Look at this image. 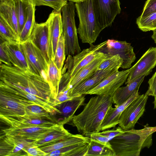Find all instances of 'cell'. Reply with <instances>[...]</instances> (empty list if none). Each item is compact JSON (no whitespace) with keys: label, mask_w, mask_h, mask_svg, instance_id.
<instances>
[{"label":"cell","mask_w":156,"mask_h":156,"mask_svg":"<svg viewBox=\"0 0 156 156\" xmlns=\"http://www.w3.org/2000/svg\"><path fill=\"white\" fill-rule=\"evenodd\" d=\"M0 80L6 85L34 94L54 105V99L47 81L29 69H22L0 62Z\"/></svg>","instance_id":"1"},{"label":"cell","mask_w":156,"mask_h":156,"mask_svg":"<svg viewBox=\"0 0 156 156\" xmlns=\"http://www.w3.org/2000/svg\"><path fill=\"white\" fill-rule=\"evenodd\" d=\"M113 103L112 97L97 95L91 98L79 114L72 121L78 132L83 135L99 132L107 111Z\"/></svg>","instance_id":"2"},{"label":"cell","mask_w":156,"mask_h":156,"mask_svg":"<svg viewBox=\"0 0 156 156\" xmlns=\"http://www.w3.org/2000/svg\"><path fill=\"white\" fill-rule=\"evenodd\" d=\"M151 127L145 126L141 129L133 128L113 138L109 142L116 156H138L141 149L152 145Z\"/></svg>","instance_id":"3"},{"label":"cell","mask_w":156,"mask_h":156,"mask_svg":"<svg viewBox=\"0 0 156 156\" xmlns=\"http://www.w3.org/2000/svg\"><path fill=\"white\" fill-rule=\"evenodd\" d=\"M75 6L79 20L77 34L82 43L93 44L102 30L96 21L92 0L76 3Z\"/></svg>","instance_id":"4"},{"label":"cell","mask_w":156,"mask_h":156,"mask_svg":"<svg viewBox=\"0 0 156 156\" xmlns=\"http://www.w3.org/2000/svg\"><path fill=\"white\" fill-rule=\"evenodd\" d=\"M75 4L68 2L61 10L66 56L76 55L81 51L77 36L75 17Z\"/></svg>","instance_id":"5"},{"label":"cell","mask_w":156,"mask_h":156,"mask_svg":"<svg viewBox=\"0 0 156 156\" xmlns=\"http://www.w3.org/2000/svg\"><path fill=\"white\" fill-rule=\"evenodd\" d=\"M107 42L106 41L95 45L90 44L89 48L83 49L73 57L68 55L62 68L68 73L70 78L83 68L103 54L100 51L106 45Z\"/></svg>","instance_id":"6"},{"label":"cell","mask_w":156,"mask_h":156,"mask_svg":"<svg viewBox=\"0 0 156 156\" xmlns=\"http://www.w3.org/2000/svg\"><path fill=\"white\" fill-rule=\"evenodd\" d=\"M97 23L102 30L111 26L121 11L119 0H92Z\"/></svg>","instance_id":"7"},{"label":"cell","mask_w":156,"mask_h":156,"mask_svg":"<svg viewBox=\"0 0 156 156\" xmlns=\"http://www.w3.org/2000/svg\"><path fill=\"white\" fill-rule=\"evenodd\" d=\"M20 44L29 70L47 80L48 64L40 50L30 38Z\"/></svg>","instance_id":"8"},{"label":"cell","mask_w":156,"mask_h":156,"mask_svg":"<svg viewBox=\"0 0 156 156\" xmlns=\"http://www.w3.org/2000/svg\"><path fill=\"white\" fill-rule=\"evenodd\" d=\"M36 145L35 141L14 136L3 135L0 136V156H29L28 148Z\"/></svg>","instance_id":"9"},{"label":"cell","mask_w":156,"mask_h":156,"mask_svg":"<svg viewBox=\"0 0 156 156\" xmlns=\"http://www.w3.org/2000/svg\"><path fill=\"white\" fill-rule=\"evenodd\" d=\"M148 98L145 94L139 95L129 105L120 116L119 126L124 130L133 128L144 112Z\"/></svg>","instance_id":"10"},{"label":"cell","mask_w":156,"mask_h":156,"mask_svg":"<svg viewBox=\"0 0 156 156\" xmlns=\"http://www.w3.org/2000/svg\"><path fill=\"white\" fill-rule=\"evenodd\" d=\"M100 51L109 55H119L123 61L121 68L123 69L130 68L136 59L133 47L126 41L108 39Z\"/></svg>","instance_id":"11"},{"label":"cell","mask_w":156,"mask_h":156,"mask_svg":"<svg viewBox=\"0 0 156 156\" xmlns=\"http://www.w3.org/2000/svg\"><path fill=\"white\" fill-rule=\"evenodd\" d=\"M130 69L117 71L111 74L86 94H95L112 97L115 91L126 82Z\"/></svg>","instance_id":"12"},{"label":"cell","mask_w":156,"mask_h":156,"mask_svg":"<svg viewBox=\"0 0 156 156\" xmlns=\"http://www.w3.org/2000/svg\"><path fill=\"white\" fill-rule=\"evenodd\" d=\"M115 68L96 70L82 82L69 90L68 93L72 97H79L86 94L95 87L108 76L119 70Z\"/></svg>","instance_id":"13"},{"label":"cell","mask_w":156,"mask_h":156,"mask_svg":"<svg viewBox=\"0 0 156 156\" xmlns=\"http://www.w3.org/2000/svg\"><path fill=\"white\" fill-rule=\"evenodd\" d=\"M156 66V47L150 48L130 69L125 84L148 72Z\"/></svg>","instance_id":"14"},{"label":"cell","mask_w":156,"mask_h":156,"mask_svg":"<svg viewBox=\"0 0 156 156\" xmlns=\"http://www.w3.org/2000/svg\"><path fill=\"white\" fill-rule=\"evenodd\" d=\"M0 120L9 126L17 128L37 126L49 127L57 123L51 121L35 116L25 115L23 116H5L0 115Z\"/></svg>","instance_id":"15"},{"label":"cell","mask_w":156,"mask_h":156,"mask_svg":"<svg viewBox=\"0 0 156 156\" xmlns=\"http://www.w3.org/2000/svg\"><path fill=\"white\" fill-rule=\"evenodd\" d=\"M48 27L50 60H54L59 39L63 33L61 12L55 10L50 14L46 21Z\"/></svg>","instance_id":"16"},{"label":"cell","mask_w":156,"mask_h":156,"mask_svg":"<svg viewBox=\"0 0 156 156\" xmlns=\"http://www.w3.org/2000/svg\"><path fill=\"white\" fill-rule=\"evenodd\" d=\"M57 124L49 127H9L2 129V132L3 135L16 136L27 140L37 141L44 137L55 128Z\"/></svg>","instance_id":"17"},{"label":"cell","mask_w":156,"mask_h":156,"mask_svg":"<svg viewBox=\"0 0 156 156\" xmlns=\"http://www.w3.org/2000/svg\"><path fill=\"white\" fill-rule=\"evenodd\" d=\"M30 39L41 51L48 65L49 57V29L46 21L44 23H35Z\"/></svg>","instance_id":"18"},{"label":"cell","mask_w":156,"mask_h":156,"mask_svg":"<svg viewBox=\"0 0 156 156\" xmlns=\"http://www.w3.org/2000/svg\"><path fill=\"white\" fill-rule=\"evenodd\" d=\"M26 107L18 99L0 89V115L23 116L26 115Z\"/></svg>","instance_id":"19"},{"label":"cell","mask_w":156,"mask_h":156,"mask_svg":"<svg viewBox=\"0 0 156 156\" xmlns=\"http://www.w3.org/2000/svg\"><path fill=\"white\" fill-rule=\"evenodd\" d=\"M138 90H136L128 99L121 105H116L114 108L112 106L109 107L101 123V131L114 127L119 124L120 116L124 109L139 95Z\"/></svg>","instance_id":"20"},{"label":"cell","mask_w":156,"mask_h":156,"mask_svg":"<svg viewBox=\"0 0 156 156\" xmlns=\"http://www.w3.org/2000/svg\"><path fill=\"white\" fill-rule=\"evenodd\" d=\"M0 44L8 55L13 66L22 69H29L25 56L19 42H7L0 40Z\"/></svg>","instance_id":"21"},{"label":"cell","mask_w":156,"mask_h":156,"mask_svg":"<svg viewBox=\"0 0 156 156\" xmlns=\"http://www.w3.org/2000/svg\"><path fill=\"white\" fill-rule=\"evenodd\" d=\"M150 73L148 72L137 77L126 86L119 88L112 97L113 103L119 106L126 101L136 90H139L145 77Z\"/></svg>","instance_id":"22"},{"label":"cell","mask_w":156,"mask_h":156,"mask_svg":"<svg viewBox=\"0 0 156 156\" xmlns=\"http://www.w3.org/2000/svg\"><path fill=\"white\" fill-rule=\"evenodd\" d=\"M108 56V55L104 53L82 69L75 76L70 78L68 85L64 88V91H68L88 77Z\"/></svg>","instance_id":"23"},{"label":"cell","mask_w":156,"mask_h":156,"mask_svg":"<svg viewBox=\"0 0 156 156\" xmlns=\"http://www.w3.org/2000/svg\"><path fill=\"white\" fill-rule=\"evenodd\" d=\"M84 95L76 97L62 103L58 106L59 108L60 114L63 117V125L72 120L76 111L83 105L85 99Z\"/></svg>","instance_id":"24"},{"label":"cell","mask_w":156,"mask_h":156,"mask_svg":"<svg viewBox=\"0 0 156 156\" xmlns=\"http://www.w3.org/2000/svg\"><path fill=\"white\" fill-rule=\"evenodd\" d=\"M91 142L88 137L80 134H72L70 136L54 144L42 146L40 148L47 154L55 150L62 149L70 146L83 143H89ZM47 156V155H46Z\"/></svg>","instance_id":"25"},{"label":"cell","mask_w":156,"mask_h":156,"mask_svg":"<svg viewBox=\"0 0 156 156\" xmlns=\"http://www.w3.org/2000/svg\"><path fill=\"white\" fill-rule=\"evenodd\" d=\"M0 16L12 27L19 38V26L14 0L0 2Z\"/></svg>","instance_id":"26"},{"label":"cell","mask_w":156,"mask_h":156,"mask_svg":"<svg viewBox=\"0 0 156 156\" xmlns=\"http://www.w3.org/2000/svg\"><path fill=\"white\" fill-rule=\"evenodd\" d=\"M72 134L65 129L63 125L57 124L53 130L44 138L35 141V143L36 145L39 147L50 145L67 138Z\"/></svg>","instance_id":"27"},{"label":"cell","mask_w":156,"mask_h":156,"mask_svg":"<svg viewBox=\"0 0 156 156\" xmlns=\"http://www.w3.org/2000/svg\"><path fill=\"white\" fill-rule=\"evenodd\" d=\"M61 77L62 71L58 68L53 60H51L48 65L47 81L50 87L54 101L59 92Z\"/></svg>","instance_id":"28"},{"label":"cell","mask_w":156,"mask_h":156,"mask_svg":"<svg viewBox=\"0 0 156 156\" xmlns=\"http://www.w3.org/2000/svg\"><path fill=\"white\" fill-rule=\"evenodd\" d=\"M90 143L76 144L54 150L46 156H85Z\"/></svg>","instance_id":"29"},{"label":"cell","mask_w":156,"mask_h":156,"mask_svg":"<svg viewBox=\"0 0 156 156\" xmlns=\"http://www.w3.org/2000/svg\"><path fill=\"white\" fill-rule=\"evenodd\" d=\"M28 2L27 20L19 38V42L20 44L25 42L30 38L36 23L35 16L36 6L32 2Z\"/></svg>","instance_id":"30"},{"label":"cell","mask_w":156,"mask_h":156,"mask_svg":"<svg viewBox=\"0 0 156 156\" xmlns=\"http://www.w3.org/2000/svg\"><path fill=\"white\" fill-rule=\"evenodd\" d=\"M20 35L27 20L28 2L27 0H14Z\"/></svg>","instance_id":"31"},{"label":"cell","mask_w":156,"mask_h":156,"mask_svg":"<svg viewBox=\"0 0 156 156\" xmlns=\"http://www.w3.org/2000/svg\"><path fill=\"white\" fill-rule=\"evenodd\" d=\"M0 40L7 42H18L19 38L12 27L0 16Z\"/></svg>","instance_id":"32"},{"label":"cell","mask_w":156,"mask_h":156,"mask_svg":"<svg viewBox=\"0 0 156 156\" xmlns=\"http://www.w3.org/2000/svg\"><path fill=\"white\" fill-rule=\"evenodd\" d=\"M116 156L113 150L96 142L91 141L85 156Z\"/></svg>","instance_id":"33"},{"label":"cell","mask_w":156,"mask_h":156,"mask_svg":"<svg viewBox=\"0 0 156 156\" xmlns=\"http://www.w3.org/2000/svg\"><path fill=\"white\" fill-rule=\"evenodd\" d=\"M136 23L138 28L144 32L156 30V12L145 17H138Z\"/></svg>","instance_id":"34"},{"label":"cell","mask_w":156,"mask_h":156,"mask_svg":"<svg viewBox=\"0 0 156 156\" xmlns=\"http://www.w3.org/2000/svg\"><path fill=\"white\" fill-rule=\"evenodd\" d=\"M65 49L63 33L61 35L58 42L54 62L58 69L61 71L66 58Z\"/></svg>","instance_id":"35"},{"label":"cell","mask_w":156,"mask_h":156,"mask_svg":"<svg viewBox=\"0 0 156 156\" xmlns=\"http://www.w3.org/2000/svg\"><path fill=\"white\" fill-rule=\"evenodd\" d=\"M123 61L118 55H109L101 63L97 70H105L121 67Z\"/></svg>","instance_id":"36"},{"label":"cell","mask_w":156,"mask_h":156,"mask_svg":"<svg viewBox=\"0 0 156 156\" xmlns=\"http://www.w3.org/2000/svg\"><path fill=\"white\" fill-rule=\"evenodd\" d=\"M34 4L35 6H46L58 12H61L62 7L67 2L66 0H27Z\"/></svg>","instance_id":"37"},{"label":"cell","mask_w":156,"mask_h":156,"mask_svg":"<svg viewBox=\"0 0 156 156\" xmlns=\"http://www.w3.org/2000/svg\"><path fill=\"white\" fill-rule=\"evenodd\" d=\"M51 115L42 107L36 105H32L26 107V115L48 119L52 121Z\"/></svg>","instance_id":"38"},{"label":"cell","mask_w":156,"mask_h":156,"mask_svg":"<svg viewBox=\"0 0 156 156\" xmlns=\"http://www.w3.org/2000/svg\"><path fill=\"white\" fill-rule=\"evenodd\" d=\"M85 136L89 137L91 141L100 144L113 150L110 144V140L109 139L100 134L99 132L90 133L87 134Z\"/></svg>","instance_id":"39"},{"label":"cell","mask_w":156,"mask_h":156,"mask_svg":"<svg viewBox=\"0 0 156 156\" xmlns=\"http://www.w3.org/2000/svg\"><path fill=\"white\" fill-rule=\"evenodd\" d=\"M156 12V0H147L145 2L142 13L140 17L144 18Z\"/></svg>","instance_id":"40"},{"label":"cell","mask_w":156,"mask_h":156,"mask_svg":"<svg viewBox=\"0 0 156 156\" xmlns=\"http://www.w3.org/2000/svg\"><path fill=\"white\" fill-rule=\"evenodd\" d=\"M148 89L145 94L148 96H154L156 94V71L148 81Z\"/></svg>","instance_id":"41"},{"label":"cell","mask_w":156,"mask_h":156,"mask_svg":"<svg viewBox=\"0 0 156 156\" xmlns=\"http://www.w3.org/2000/svg\"><path fill=\"white\" fill-rule=\"evenodd\" d=\"M103 131L102 132H99L100 133L107 137L110 140L116 136L124 132V130L122 129L120 126L112 130Z\"/></svg>","instance_id":"42"},{"label":"cell","mask_w":156,"mask_h":156,"mask_svg":"<svg viewBox=\"0 0 156 156\" xmlns=\"http://www.w3.org/2000/svg\"><path fill=\"white\" fill-rule=\"evenodd\" d=\"M27 151L29 156H46L47 154L36 145L30 147Z\"/></svg>","instance_id":"43"},{"label":"cell","mask_w":156,"mask_h":156,"mask_svg":"<svg viewBox=\"0 0 156 156\" xmlns=\"http://www.w3.org/2000/svg\"><path fill=\"white\" fill-rule=\"evenodd\" d=\"M0 60L2 62L9 66H12L9 57L5 51L2 44H0Z\"/></svg>","instance_id":"44"},{"label":"cell","mask_w":156,"mask_h":156,"mask_svg":"<svg viewBox=\"0 0 156 156\" xmlns=\"http://www.w3.org/2000/svg\"><path fill=\"white\" fill-rule=\"evenodd\" d=\"M151 38L156 44V30L153 31V33L151 36Z\"/></svg>","instance_id":"45"},{"label":"cell","mask_w":156,"mask_h":156,"mask_svg":"<svg viewBox=\"0 0 156 156\" xmlns=\"http://www.w3.org/2000/svg\"><path fill=\"white\" fill-rule=\"evenodd\" d=\"M70 2H73L74 3H78L81 2H82L85 1V0H68Z\"/></svg>","instance_id":"46"},{"label":"cell","mask_w":156,"mask_h":156,"mask_svg":"<svg viewBox=\"0 0 156 156\" xmlns=\"http://www.w3.org/2000/svg\"><path fill=\"white\" fill-rule=\"evenodd\" d=\"M154 97V100L153 102V103L154 104V108L155 109H156V94Z\"/></svg>","instance_id":"47"},{"label":"cell","mask_w":156,"mask_h":156,"mask_svg":"<svg viewBox=\"0 0 156 156\" xmlns=\"http://www.w3.org/2000/svg\"><path fill=\"white\" fill-rule=\"evenodd\" d=\"M151 129L153 133L156 132V126L151 127Z\"/></svg>","instance_id":"48"},{"label":"cell","mask_w":156,"mask_h":156,"mask_svg":"<svg viewBox=\"0 0 156 156\" xmlns=\"http://www.w3.org/2000/svg\"><path fill=\"white\" fill-rule=\"evenodd\" d=\"M13 0H0V2H8Z\"/></svg>","instance_id":"49"}]
</instances>
